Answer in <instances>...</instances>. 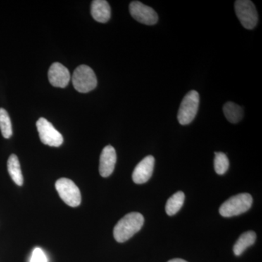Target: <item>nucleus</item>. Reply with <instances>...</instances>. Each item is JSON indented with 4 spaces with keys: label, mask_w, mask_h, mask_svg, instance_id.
Wrapping results in <instances>:
<instances>
[{
    "label": "nucleus",
    "mask_w": 262,
    "mask_h": 262,
    "mask_svg": "<svg viewBox=\"0 0 262 262\" xmlns=\"http://www.w3.org/2000/svg\"><path fill=\"white\" fill-rule=\"evenodd\" d=\"M117 154L115 148L110 145L105 146L100 156V175L103 178L110 177L115 170Z\"/></svg>",
    "instance_id": "obj_11"
},
{
    "label": "nucleus",
    "mask_w": 262,
    "mask_h": 262,
    "mask_svg": "<svg viewBox=\"0 0 262 262\" xmlns=\"http://www.w3.org/2000/svg\"><path fill=\"white\" fill-rule=\"evenodd\" d=\"M129 10L133 18L139 23L151 26L158 22V15L155 10L141 2H132L129 6Z\"/></svg>",
    "instance_id": "obj_8"
},
{
    "label": "nucleus",
    "mask_w": 262,
    "mask_h": 262,
    "mask_svg": "<svg viewBox=\"0 0 262 262\" xmlns=\"http://www.w3.org/2000/svg\"><path fill=\"white\" fill-rule=\"evenodd\" d=\"M253 198L248 193H241L231 196L220 208V213L224 217H232L246 213L252 206Z\"/></svg>",
    "instance_id": "obj_2"
},
{
    "label": "nucleus",
    "mask_w": 262,
    "mask_h": 262,
    "mask_svg": "<svg viewBox=\"0 0 262 262\" xmlns=\"http://www.w3.org/2000/svg\"><path fill=\"white\" fill-rule=\"evenodd\" d=\"M48 79L53 87H67L70 82L71 75L70 71L61 63H53L48 71Z\"/></svg>",
    "instance_id": "obj_10"
},
{
    "label": "nucleus",
    "mask_w": 262,
    "mask_h": 262,
    "mask_svg": "<svg viewBox=\"0 0 262 262\" xmlns=\"http://www.w3.org/2000/svg\"><path fill=\"white\" fill-rule=\"evenodd\" d=\"M155 158L151 155L146 156L136 165L133 173L132 179L134 183L142 184L147 182L154 171Z\"/></svg>",
    "instance_id": "obj_9"
},
{
    "label": "nucleus",
    "mask_w": 262,
    "mask_h": 262,
    "mask_svg": "<svg viewBox=\"0 0 262 262\" xmlns=\"http://www.w3.org/2000/svg\"><path fill=\"white\" fill-rule=\"evenodd\" d=\"M56 189L62 201L69 206H80L82 198L80 189L71 179L61 178L56 182Z\"/></svg>",
    "instance_id": "obj_5"
},
{
    "label": "nucleus",
    "mask_w": 262,
    "mask_h": 262,
    "mask_svg": "<svg viewBox=\"0 0 262 262\" xmlns=\"http://www.w3.org/2000/svg\"><path fill=\"white\" fill-rule=\"evenodd\" d=\"M226 118L231 123H237L244 117V110L239 105L233 102L226 103L223 108Z\"/></svg>",
    "instance_id": "obj_15"
},
{
    "label": "nucleus",
    "mask_w": 262,
    "mask_h": 262,
    "mask_svg": "<svg viewBox=\"0 0 262 262\" xmlns=\"http://www.w3.org/2000/svg\"><path fill=\"white\" fill-rule=\"evenodd\" d=\"M185 194L183 192H178L173 194L167 201L165 211L168 215H173L180 211L184 205Z\"/></svg>",
    "instance_id": "obj_16"
},
{
    "label": "nucleus",
    "mask_w": 262,
    "mask_h": 262,
    "mask_svg": "<svg viewBox=\"0 0 262 262\" xmlns=\"http://www.w3.org/2000/svg\"><path fill=\"white\" fill-rule=\"evenodd\" d=\"M229 167L228 158L225 153L215 152L214 169L215 173L223 175L227 171Z\"/></svg>",
    "instance_id": "obj_18"
},
{
    "label": "nucleus",
    "mask_w": 262,
    "mask_h": 262,
    "mask_svg": "<svg viewBox=\"0 0 262 262\" xmlns=\"http://www.w3.org/2000/svg\"><path fill=\"white\" fill-rule=\"evenodd\" d=\"M30 262H48L47 256L40 248H35L33 250Z\"/></svg>",
    "instance_id": "obj_19"
},
{
    "label": "nucleus",
    "mask_w": 262,
    "mask_h": 262,
    "mask_svg": "<svg viewBox=\"0 0 262 262\" xmlns=\"http://www.w3.org/2000/svg\"><path fill=\"white\" fill-rule=\"evenodd\" d=\"M0 130L5 139H10L13 135L11 120L8 112L0 108Z\"/></svg>",
    "instance_id": "obj_17"
},
{
    "label": "nucleus",
    "mask_w": 262,
    "mask_h": 262,
    "mask_svg": "<svg viewBox=\"0 0 262 262\" xmlns=\"http://www.w3.org/2000/svg\"><path fill=\"white\" fill-rule=\"evenodd\" d=\"M234 10L244 28L253 29L258 23V13L256 7L249 0H237L234 3Z\"/></svg>",
    "instance_id": "obj_6"
},
{
    "label": "nucleus",
    "mask_w": 262,
    "mask_h": 262,
    "mask_svg": "<svg viewBox=\"0 0 262 262\" xmlns=\"http://www.w3.org/2000/svg\"><path fill=\"white\" fill-rule=\"evenodd\" d=\"M36 125L39 132V139L43 144L54 147L61 146L63 142V136L55 128L51 122L41 117Z\"/></svg>",
    "instance_id": "obj_7"
},
{
    "label": "nucleus",
    "mask_w": 262,
    "mask_h": 262,
    "mask_svg": "<svg viewBox=\"0 0 262 262\" xmlns=\"http://www.w3.org/2000/svg\"><path fill=\"white\" fill-rule=\"evenodd\" d=\"M256 234L253 231H248L239 236L238 239L234 245L233 251L234 255L241 256L243 253L250 246H253L256 242Z\"/></svg>",
    "instance_id": "obj_13"
},
{
    "label": "nucleus",
    "mask_w": 262,
    "mask_h": 262,
    "mask_svg": "<svg viewBox=\"0 0 262 262\" xmlns=\"http://www.w3.org/2000/svg\"><path fill=\"white\" fill-rule=\"evenodd\" d=\"M91 12L94 20L99 23H106L111 18V8L105 0L93 1Z\"/></svg>",
    "instance_id": "obj_12"
},
{
    "label": "nucleus",
    "mask_w": 262,
    "mask_h": 262,
    "mask_svg": "<svg viewBox=\"0 0 262 262\" xmlns=\"http://www.w3.org/2000/svg\"><path fill=\"white\" fill-rule=\"evenodd\" d=\"M199 104L200 96L196 91H189L184 96L177 115V118L181 125H188L192 122L198 113Z\"/></svg>",
    "instance_id": "obj_4"
},
{
    "label": "nucleus",
    "mask_w": 262,
    "mask_h": 262,
    "mask_svg": "<svg viewBox=\"0 0 262 262\" xmlns=\"http://www.w3.org/2000/svg\"><path fill=\"white\" fill-rule=\"evenodd\" d=\"M72 79L76 91L83 94L93 91L97 86L96 76L89 66H79L74 72Z\"/></svg>",
    "instance_id": "obj_3"
},
{
    "label": "nucleus",
    "mask_w": 262,
    "mask_h": 262,
    "mask_svg": "<svg viewBox=\"0 0 262 262\" xmlns=\"http://www.w3.org/2000/svg\"><path fill=\"white\" fill-rule=\"evenodd\" d=\"M8 170L10 177L18 186H22L24 184V177L22 175L20 163L18 157L13 154L10 155L8 160Z\"/></svg>",
    "instance_id": "obj_14"
},
{
    "label": "nucleus",
    "mask_w": 262,
    "mask_h": 262,
    "mask_svg": "<svg viewBox=\"0 0 262 262\" xmlns=\"http://www.w3.org/2000/svg\"><path fill=\"white\" fill-rule=\"evenodd\" d=\"M168 262H187L185 260L182 259V258H174V259L170 260Z\"/></svg>",
    "instance_id": "obj_20"
},
{
    "label": "nucleus",
    "mask_w": 262,
    "mask_h": 262,
    "mask_svg": "<svg viewBox=\"0 0 262 262\" xmlns=\"http://www.w3.org/2000/svg\"><path fill=\"white\" fill-rule=\"evenodd\" d=\"M144 223L143 215L137 212L127 213L117 222L114 228L113 234L115 241L124 243L131 238L142 228Z\"/></svg>",
    "instance_id": "obj_1"
}]
</instances>
